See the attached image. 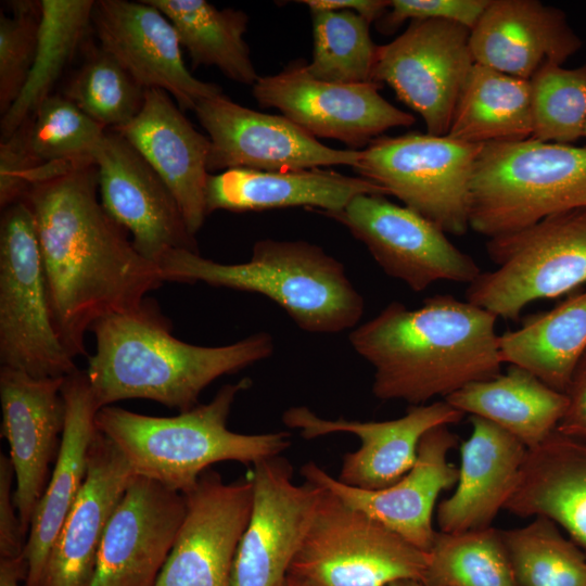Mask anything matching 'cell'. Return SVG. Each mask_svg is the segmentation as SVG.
<instances>
[{
	"mask_svg": "<svg viewBox=\"0 0 586 586\" xmlns=\"http://www.w3.org/2000/svg\"><path fill=\"white\" fill-rule=\"evenodd\" d=\"M582 44L564 12L538 0H491L470 31L475 63L525 80Z\"/></svg>",
	"mask_w": 586,
	"mask_h": 586,
	"instance_id": "25",
	"label": "cell"
},
{
	"mask_svg": "<svg viewBox=\"0 0 586 586\" xmlns=\"http://www.w3.org/2000/svg\"><path fill=\"white\" fill-rule=\"evenodd\" d=\"M15 474L8 456L0 454V559L25 558L27 537L14 502Z\"/></svg>",
	"mask_w": 586,
	"mask_h": 586,
	"instance_id": "43",
	"label": "cell"
},
{
	"mask_svg": "<svg viewBox=\"0 0 586 586\" xmlns=\"http://www.w3.org/2000/svg\"><path fill=\"white\" fill-rule=\"evenodd\" d=\"M428 553L323 488L286 579L300 586L422 582Z\"/></svg>",
	"mask_w": 586,
	"mask_h": 586,
	"instance_id": "9",
	"label": "cell"
},
{
	"mask_svg": "<svg viewBox=\"0 0 586 586\" xmlns=\"http://www.w3.org/2000/svg\"><path fill=\"white\" fill-rule=\"evenodd\" d=\"M565 394L568 408L556 431L586 443V353L579 360Z\"/></svg>",
	"mask_w": 586,
	"mask_h": 586,
	"instance_id": "45",
	"label": "cell"
},
{
	"mask_svg": "<svg viewBox=\"0 0 586 586\" xmlns=\"http://www.w3.org/2000/svg\"><path fill=\"white\" fill-rule=\"evenodd\" d=\"M471 29L444 20L410 21L379 46L372 81L387 84L424 120L428 133L446 136L463 86L475 63Z\"/></svg>",
	"mask_w": 586,
	"mask_h": 586,
	"instance_id": "11",
	"label": "cell"
},
{
	"mask_svg": "<svg viewBox=\"0 0 586 586\" xmlns=\"http://www.w3.org/2000/svg\"><path fill=\"white\" fill-rule=\"evenodd\" d=\"M481 146L448 135L380 136L361 150L353 168L445 233L461 235L470 228L471 182Z\"/></svg>",
	"mask_w": 586,
	"mask_h": 586,
	"instance_id": "10",
	"label": "cell"
},
{
	"mask_svg": "<svg viewBox=\"0 0 586 586\" xmlns=\"http://www.w3.org/2000/svg\"><path fill=\"white\" fill-rule=\"evenodd\" d=\"M244 378L224 385L207 404L174 417H154L105 406L95 426L120 450L133 473L186 494L217 462L245 464L280 456L291 445L288 432L243 434L228 429L237 395L251 386Z\"/></svg>",
	"mask_w": 586,
	"mask_h": 586,
	"instance_id": "4",
	"label": "cell"
},
{
	"mask_svg": "<svg viewBox=\"0 0 586 586\" xmlns=\"http://www.w3.org/2000/svg\"><path fill=\"white\" fill-rule=\"evenodd\" d=\"M532 138L571 144L584 136L586 125V63L564 68L549 63L530 79Z\"/></svg>",
	"mask_w": 586,
	"mask_h": 586,
	"instance_id": "40",
	"label": "cell"
},
{
	"mask_svg": "<svg viewBox=\"0 0 586 586\" xmlns=\"http://www.w3.org/2000/svg\"><path fill=\"white\" fill-rule=\"evenodd\" d=\"M500 533L521 586H586V555L551 520Z\"/></svg>",
	"mask_w": 586,
	"mask_h": 586,
	"instance_id": "37",
	"label": "cell"
},
{
	"mask_svg": "<svg viewBox=\"0 0 586 586\" xmlns=\"http://www.w3.org/2000/svg\"><path fill=\"white\" fill-rule=\"evenodd\" d=\"M62 396L65 424L54 466L27 535L25 586H40L52 546L85 482L89 449L97 433L95 415L100 408L86 371L77 369L64 378Z\"/></svg>",
	"mask_w": 586,
	"mask_h": 586,
	"instance_id": "26",
	"label": "cell"
},
{
	"mask_svg": "<svg viewBox=\"0 0 586 586\" xmlns=\"http://www.w3.org/2000/svg\"><path fill=\"white\" fill-rule=\"evenodd\" d=\"M424 586H521L499 530L436 532Z\"/></svg>",
	"mask_w": 586,
	"mask_h": 586,
	"instance_id": "35",
	"label": "cell"
},
{
	"mask_svg": "<svg viewBox=\"0 0 586 586\" xmlns=\"http://www.w3.org/2000/svg\"><path fill=\"white\" fill-rule=\"evenodd\" d=\"M30 207L53 322L69 354L88 356L85 337L99 319L136 310L164 282L104 211L93 162L29 188Z\"/></svg>",
	"mask_w": 586,
	"mask_h": 586,
	"instance_id": "1",
	"label": "cell"
},
{
	"mask_svg": "<svg viewBox=\"0 0 586 586\" xmlns=\"http://www.w3.org/2000/svg\"><path fill=\"white\" fill-rule=\"evenodd\" d=\"M113 130L122 135L165 182L189 231L195 235L207 216L209 138L194 128L168 93L156 88L145 89L137 116Z\"/></svg>",
	"mask_w": 586,
	"mask_h": 586,
	"instance_id": "23",
	"label": "cell"
},
{
	"mask_svg": "<svg viewBox=\"0 0 586 586\" xmlns=\"http://www.w3.org/2000/svg\"><path fill=\"white\" fill-rule=\"evenodd\" d=\"M390 586H424L423 583L416 579H403L391 584Z\"/></svg>",
	"mask_w": 586,
	"mask_h": 586,
	"instance_id": "48",
	"label": "cell"
},
{
	"mask_svg": "<svg viewBox=\"0 0 586 586\" xmlns=\"http://www.w3.org/2000/svg\"><path fill=\"white\" fill-rule=\"evenodd\" d=\"M584 136L586 137V125H585V129H584Z\"/></svg>",
	"mask_w": 586,
	"mask_h": 586,
	"instance_id": "50",
	"label": "cell"
},
{
	"mask_svg": "<svg viewBox=\"0 0 586 586\" xmlns=\"http://www.w3.org/2000/svg\"><path fill=\"white\" fill-rule=\"evenodd\" d=\"M314 51L305 71L313 77L339 84L373 82L378 47L370 22L349 10H310Z\"/></svg>",
	"mask_w": 586,
	"mask_h": 586,
	"instance_id": "36",
	"label": "cell"
},
{
	"mask_svg": "<svg viewBox=\"0 0 586 586\" xmlns=\"http://www.w3.org/2000/svg\"><path fill=\"white\" fill-rule=\"evenodd\" d=\"M486 252L495 269L481 271L468 284L466 301L497 318L517 320L531 303L586 284V207L489 238Z\"/></svg>",
	"mask_w": 586,
	"mask_h": 586,
	"instance_id": "7",
	"label": "cell"
},
{
	"mask_svg": "<svg viewBox=\"0 0 586 586\" xmlns=\"http://www.w3.org/2000/svg\"><path fill=\"white\" fill-rule=\"evenodd\" d=\"M27 564L25 558L0 559V586H22L26 579Z\"/></svg>",
	"mask_w": 586,
	"mask_h": 586,
	"instance_id": "47",
	"label": "cell"
},
{
	"mask_svg": "<svg viewBox=\"0 0 586 586\" xmlns=\"http://www.w3.org/2000/svg\"><path fill=\"white\" fill-rule=\"evenodd\" d=\"M92 161L104 211L140 255L157 265L173 250L199 253L175 196L122 135L107 129Z\"/></svg>",
	"mask_w": 586,
	"mask_h": 586,
	"instance_id": "16",
	"label": "cell"
},
{
	"mask_svg": "<svg viewBox=\"0 0 586 586\" xmlns=\"http://www.w3.org/2000/svg\"><path fill=\"white\" fill-rule=\"evenodd\" d=\"M532 133L530 80L474 63L447 135L482 145L521 141Z\"/></svg>",
	"mask_w": 586,
	"mask_h": 586,
	"instance_id": "32",
	"label": "cell"
},
{
	"mask_svg": "<svg viewBox=\"0 0 586 586\" xmlns=\"http://www.w3.org/2000/svg\"><path fill=\"white\" fill-rule=\"evenodd\" d=\"M472 432L460 445L454 494L437 508L440 531L491 527L513 494L527 448L514 436L480 417L470 416Z\"/></svg>",
	"mask_w": 586,
	"mask_h": 586,
	"instance_id": "27",
	"label": "cell"
},
{
	"mask_svg": "<svg viewBox=\"0 0 586 586\" xmlns=\"http://www.w3.org/2000/svg\"><path fill=\"white\" fill-rule=\"evenodd\" d=\"M64 378H35L1 367V436L15 474L14 502L23 533L47 487L65 424Z\"/></svg>",
	"mask_w": 586,
	"mask_h": 586,
	"instance_id": "22",
	"label": "cell"
},
{
	"mask_svg": "<svg viewBox=\"0 0 586 586\" xmlns=\"http://www.w3.org/2000/svg\"><path fill=\"white\" fill-rule=\"evenodd\" d=\"M365 244L390 277L421 292L437 281L470 284L481 269L447 233L415 211L381 194H359L343 209L323 214Z\"/></svg>",
	"mask_w": 586,
	"mask_h": 586,
	"instance_id": "12",
	"label": "cell"
},
{
	"mask_svg": "<svg viewBox=\"0 0 586 586\" xmlns=\"http://www.w3.org/2000/svg\"><path fill=\"white\" fill-rule=\"evenodd\" d=\"M136 474L97 430L88 471L50 551L40 586H88L109 521Z\"/></svg>",
	"mask_w": 586,
	"mask_h": 586,
	"instance_id": "24",
	"label": "cell"
},
{
	"mask_svg": "<svg viewBox=\"0 0 586 586\" xmlns=\"http://www.w3.org/2000/svg\"><path fill=\"white\" fill-rule=\"evenodd\" d=\"M252 467V509L235 552L231 586H283L323 488L295 483L293 468L280 456Z\"/></svg>",
	"mask_w": 586,
	"mask_h": 586,
	"instance_id": "14",
	"label": "cell"
},
{
	"mask_svg": "<svg viewBox=\"0 0 586 586\" xmlns=\"http://www.w3.org/2000/svg\"><path fill=\"white\" fill-rule=\"evenodd\" d=\"M491 0H392L391 10L377 22L381 33L391 34L406 20H444L472 29Z\"/></svg>",
	"mask_w": 586,
	"mask_h": 586,
	"instance_id": "42",
	"label": "cell"
},
{
	"mask_svg": "<svg viewBox=\"0 0 586 586\" xmlns=\"http://www.w3.org/2000/svg\"><path fill=\"white\" fill-rule=\"evenodd\" d=\"M36 167L26 154L17 132L1 141L0 206L2 209L23 200L31 187L30 175Z\"/></svg>",
	"mask_w": 586,
	"mask_h": 586,
	"instance_id": "44",
	"label": "cell"
},
{
	"mask_svg": "<svg viewBox=\"0 0 586 586\" xmlns=\"http://www.w3.org/2000/svg\"><path fill=\"white\" fill-rule=\"evenodd\" d=\"M13 16L0 14V112L17 99L30 73L38 41L40 1H14Z\"/></svg>",
	"mask_w": 586,
	"mask_h": 586,
	"instance_id": "41",
	"label": "cell"
},
{
	"mask_svg": "<svg viewBox=\"0 0 586 586\" xmlns=\"http://www.w3.org/2000/svg\"><path fill=\"white\" fill-rule=\"evenodd\" d=\"M106 128L63 94H51L16 131L36 166L93 162Z\"/></svg>",
	"mask_w": 586,
	"mask_h": 586,
	"instance_id": "38",
	"label": "cell"
},
{
	"mask_svg": "<svg viewBox=\"0 0 586 586\" xmlns=\"http://www.w3.org/2000/svg\"><path fill=\"white\" fill-rule=\"evenodd\" d=\"M497 317L449 294L418 308L392 302L349 333L355 352L374 369L382 400L422 405L500 374Z\"/></svg>",
	"mask_w": 586,
	"mask_h": 586,
	"instance_id": "2",
	"label": "cell"
},
{
	"mask_svg": "<svg viewBox=\"0 0 586 586\" xmlns=\"http://www.w3.org/2000/svg\"><path fill=\"white\" fill-rule=\"evenodd\" d=\"M310 10H349L365 17L368 22H378L387 11V0H303Z\"/></svg>",
	"mask_w": 586,
	"mask_h": 586,
	"instance_id": "46",
	"label": "cell"
},
{
	"mask_svg": "<svg viewBox=\"0 0 586 586\" xmlns=\"http://www.w3.org/2000/svg\"><path fill=\"white\" fill-rule=\"evenodd\" d=\"M92 23L102 50L142 88L168 93L182 112L194 111L201 100L222 93L218 85L189 72L174 25L146 0H98Z\"/></svg>",
	"mask_w": 586,
	"mask_h": 586,
	"instance_id": "19",
	"label": "cell"
},
{
	"mask_svg": "<svg viewBox=\"0 0 586 586\" xmlns=\"http://www.w3.org/2000/svg\"><path fill=\"white\" fill-rule=\"evenodd\" d=\"M157 266L164 281L203 282L262 294L285 310L298 328L311 333L354 328L365 309L364 298L343 264L306 241L259 240L251 259L240 264L173 250Z\"/></svg>",
	"mask_w": 586,
	"mask_h": 586,
	"instance_id": "5",
	"label": "cell"
},
{
	"mask_svg": "<svg viewBox=\"0 0 586 586\" xmlns=\"http://www.w3.org/2000/svg\"><path fill=\"white\" fill-rule=\"evenodd\" d=\"M186 512L183 494L135 475L109 521L88 586H153Z\"/></svg>",
	"mask_w": 586,
	"mask_h": 586,
	"instance_id": "18",
	"label": "cell"
},
{
	"mask_svg": "<svg viewBox=\"0 0 586 586\" xmlns=\"http://www.w3.org/2000/svg\"><path fill=\"white\" fill-rule=\"evenodd\" d=\"M95 352L86 374L101 409L125 399H150L179 412L199 405L200 394L225 374L268 358L272 337L266 332L222 346H200L171 334L169 320L153 302L113 314L90 328Z\"/></svg>",
	"mask_w": 586,
	"mask_h": 586,
	"instance_id": "3",
	"label": "cell"
},
{
	"mask_svg": "<svg viewBox=\"0 0 586 586\" xmlns=\"http://www.w3.org/2000/svg\"><path fill=\"white\" fill-rule=\"evenodd\" d=\"M499 351L502 362L523 368L565 394L586 353V291L499 335Z\"/></svg>",
	"mask_w": 586,
	"mask_h": 586,
	"instance_id": "31",
	"label": "cell"
},
{
	"mask_svg": "<svg viewBox=\"0 0 586 586\" xmlns=\"http://www.w3.org/2000/svg\"><path fill=\"white\" fill-rule=\"evenodd\" d=\"M92 0H41L35 60L28 78L10 109L1 115V141L15 133L51 95L78 48L94 8Z\"/></svg>",
	"mask_w": 586,
	"mask_h": 586,
	"instance_id": "34",
	"label": "cell"
},
{
	"mask_svg": "<svg viewBox=\"0 0 586 586\" xmlns=\"http://www.w3.org/2000/svg\"><path fill=\"white\" fill-rule=\"evenodd\" d=\"M463 415L444 399L411 405L403 417L386 421L323 419L305 406L289 408L282 421L306 440L333 433L356 435L360 446L343 457L336 479L353 487L373 491L395 484L413 467L426 432L457 423Z\"/></svg>",
	"mask_w": 586,
	"mask_h": 586,
	"instance_id": "21",
	"label": "cell"
},
{
	"mask_svg": "<svg viewBox=\"0 0 586 586\" xmlns=\"http://www.w3.org/2000/svg\"><path fill=\"white\" fill-rule=\"evenodd\" d=\"M283 586H300V585H296V584L290 582L289 579H285V583H284Z\"/></svg>",
	"mask_w": 586,
	"mask_h": 586,
	"instance_id": "49",
	"label": "cell"
},
{
	"mask_svg": "<svg viewBox=\"0 0 586 586\" xmlns=\"http://www.w3.org/2000/svg\"><path fill=\"white\" fill-rule=\"evenodd\" d=\"M458 437L448 425L436 426L421 438L413 467L395 484L381 489H361L340 482L313 461L301 473L305 481L335 495L428 552L434 542L433 510L438 495L457 484L459 469L447 459Z\"/></svg>",
	"mask_w": 586,
	"mask_h": 586,
	"instance_id": "20",
	"label": "cell"
},
{
	"mask_svg": "<svg viewBox=\"0 0 586 586\" xmlns=\"http://www.w3.org/2000/svg\"><path fill=\"white\" fill-rule=\"evenodd\" d=\"M586 207V146L521 141L482 144L475 160L469 225L489 238L553 214Z\"/></svg>",
	"mask_w": 586,
	"mask_h": 586,
	"instance_id": "6",
	"label": "cell"
},
{
	"mask_svg": "<svg viewBox=\"0 0 586 586\" xmlns=\"http://www.w3.org/2000/svg\"><path fill=\"white\" fill-rule=\"evenodd\" d=\"M193 112L211 140L208 173L354 167L361 155L358 150L329 148L285 116L242 106L224 93L201 100Z\"/></svg>",
	"mask_w": 586,
	"mask_h": 586,
	"instance_id": "15",
	"label": "cell"
},
{
	"mask_svg": "<svg viewBox=\"0 0 586 586\" xmlns=\"http://www.w3.org/2000/svg\"><path fill=\"white\" fill-rule=\"evenodd\" d=\"M0 364L35 378L78 368L55 329L35 218L21 200L0 221Z\"/></svg>",
	"mask_w": 586,
	"mask_h": 586,
	"instance_id": "8",
	"label": "cell"
},
{
	"mask_svg": "<svg viewBox=\"0 0 586 586\" xmlns=\"http://www.w3.org/2000/svg\"><path fill=\"white\" fill-rule=\"evenodd\" d=\"M174 25L193 68L215 66L229 79L254 85L257 75L244 41L249 15L222 9L205 0H146Z\"/></svg>",
	"mask_w": 586,
	"mask_h": 586,
	"instance_id": "33",
	"label": "cell"
},
{
	"mask_svg": "<svg viewBox=\"0 0 586 586\" xmlns=\"http://www.w3.org/2000/svg\"><path fill=\"white\" fill-rule=\"evenodd\" d=\"M380 84H339L317 79L298 60L282 72L259 76L253 95L263 107H276L315 138L340 140L352 148L367 146L395 127L416 119L379 93Z\"/></svg>",
	"mask_w": 586,
	"mask_h": 586,
	"instance_id": "13",
	"label": "cell"
},
{
	"mask_svg": "<svg viewBox=\"0 0 586 586\" xmlns=\"http://www.w3.org/2000/svg\"><path fill=\"white\" fill-rule=\"evenodd\" d=\"M183 495L186 517L153 586H231L235 552L252 509L251 479L227 483L208 469Z\"/></svg>",
	"mask_w": 586,
	"mask_h": 586,
	"instance_id": "17",
	"label": "cell"
},
{
	"mask_svg": "<svg viewBox=\"0 0 586 586\" xmlns=\"http://www.w3.org/2000/svg\"><path fill=\"white\" fill-rule=\"evenodd\" d=\"M144 91L107 52L94 50L67 84L63 95L106 129H116L140 112Z\"/></svg>",
	"mask_w": 586,
	"mask_h": 586,
	"instance_id": "39",
	"label": "cell"
},
{
	"mask_svg": "<svg viewBox=\"0 0 586 586\" xmlns=\"http://www.w3.org/2000/svg\"><path fill=\"white\" fill-rule=\"evenodd\" d=\"M359 194L387 195L362 177L320 167L282 171L232 168L208 175L205 203L207 215L219 209L242 213L298 206L328 214L343 209Z\"/></svg>",
	"mask_w": 586,
	"mask_h": 586,
	"instance_id": "28",
	"label": "cell"
},
{
	"mask_svg": "<svg viewBox=\"0 0 586 586\" xmlns=\"http://www.w3.org/2000/svg\"><path fill=\"white\" fill-rule=\"evenodd\" d=\"M504 509L522 518L551 520L586 555V443L555 431L527 449Z\"/></svg>",
	"mask_w": 586,
	"mask_h": 586,
	"instance_id": "29",
	"label": "cell"
},
{
	"mask_svg": "<svg viewBox=\"0 0 586 586\" xmlns=\"http://www.w3.org/2000/svg\"><path fill=\"white\" fill-rule=\"evenodd\" d=\"M445 400L470 416L485 419L534 448L556 430L568 408V396L514 365L506 373L470 383Z\"/></svg>",
	"mask_w": 586,
	"mask_h": 586,
	"instance_id": "30",
	"label": "cell"
}]
</instances>
